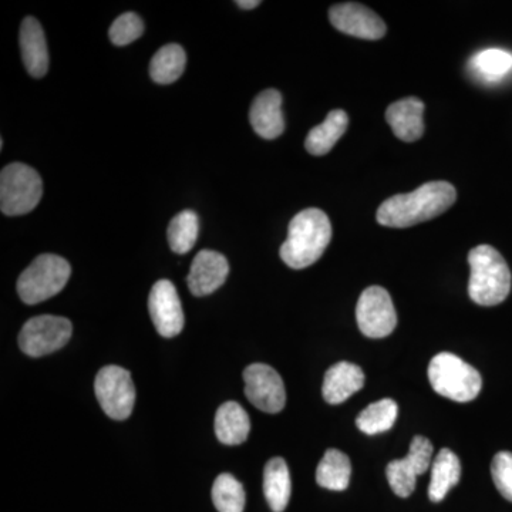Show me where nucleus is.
<instances>
[{
  "instance_id": "nucleus-1",
  "label": "nucleus",
  "mask_w": 512,
  "mask_h": 512,
  "mask_svg": "<svg viewBox=\"0 0 512 512\" xmlns=\"http://www.w3.org/2000/svg\"><path fill=\"white\" fill-rule=\"evenodd\" d=\"M457 200V191L447 181H431L409 194L394 195L380 205L377 222L383 227L409 228L444 214Z\"/></svg>"
},
{
  "instance_id": "nucleus-2",
  "label": "nucleus",
  "mask_w": 512,
  "mask_h": 512,
  "mask_svg": "<svg viewBox=\"0 0 512 512\" xmlns=\"http://www.w3.org/2000/svg\"><path fill=\"white\" fill-rule=\"evenodd\" d=\"M330 239L332 225L328 215L318 208H309L293 217L279 254L289 268L305 269L319 261Z\"/></svg>"
},
{
  "instance_id": "nucleus-3",
  "label": "nucleus",
  "mask_w": 512,
  "mask_h": 512,
  "mask_svg": "<svg viewBox=\"0 0 512 512\" xmlns=\"http://www.w3.org/2000/svg\"><path fill=\"white\" fill-rule=\"evenodd\" d=\"M471 275L468 295L480 306L503 303L511 291V272L503 255L490 245H480L468 254Z\"/></svg>"
},
{
  "instance_id": "nucleus-4",
  "label": "nucleus",
  "mask_w": 512,
  "mask_h": 512,
  "mask_svg": "<svg viewBox=\"0 0 512 512\" xmlns=\"http://www.w3.org/2000/svg\"><path fill=\"white\" fill-rule=\"evenodd\" d=\"M427 375L434 392L457 403L473 402L483 387L480 373L450 352L434 356Z\"/></svg>"
},
{
  "instance_id": "nucleus-5",
  "label": "nucleus",
  "mask_w": 512,
  "mask_h": 512,
  "mask_svg": "<svg viewBox=\"0 0 512 512\" xmlns=\"http://www.w3.org/2000/svg\"><path fill=\"white\" fill-rule=\"evenodd\" d=\"M72 268L62 256L45 254L37 256L19 276L18 293L26 305H36L53 298L63 291Z\"/></svg>"
},
{
  "instance_id": "nucleus-6",
  "label": "nucleus",
  "mask_w": 512,
  "mask_h": 512,
  "mask_svg": "<svg viewBox=\"0 0 512 512\" xmlns=\"http://www.w3.org/2000/svg\"><path fill=\"white\" fill-rule=\"evenodd\" d=\"M43 194V183L35 168L22 163L6 165L0 174V210L9 217L35 210Z\"/></svg>"
},
{
  "instance_id": "nucleus-7",
  "label": "nucleus",
  "mask_w": 512,
  "mask_h": 512,
  "mask_svg": "<svg viewBox=\"0 0 512 512\" xmlns=\"http://www.w3.org/2000/svg\"><path fill=\"white\" fill-rule=\"evenodd\" d=\"M73 325L62 316L42 315L29 319L19 335V346L25 355L42 357L57 352L72 338Z\"/></svg>"
},
{
  "instance_id": "nucleus-8",
  "label": "nucleus",
  "mask_w": 512,
  "mask_h": 512,
  "mask_svg": "<svg viewBox=\"0 0 512 512\" xmlns=\"http://www.w3.org/2000/svg\"><path fill=\"white\" fill-rule=\"evenodd\" d=\"M94 392L103 412L113 420H126L136 403L130 373L120 366H106L97 373Z\"/></svg>"
},
{
  "instance_id": "nucleus-9",
  "label": "nucleus",
  "mask_w": 512,
  "mask_h": 512,
  "mask_svg": "<svg viewBox=\"0 0 512 512\" xmlns=\"http://www.w3.org/2000/svg\"><path fill=\"white\" fill-rule=\"evenodd\" d=\"M356 319L360 332L367 338L382 339L392 335L397 315L389 292L380 286L365 289L357 302Z\"/></svg>"
},
{
  "instance_id": "nucleus-10",
  "label": "nucleus",
  "mask_w": 512,
  "mask_h": 512,
  "mask_svg": "<svg viewBox=\"0 0 512 512\" xmlns=\"http://www.w3.org/2000/svg\"><path fill=\"white\" fill-rule=\"evenodd\" d=\"M433 444L423 436L414 437L409 454L402 460H394L386 468L387 481L393 493L407 498L416 488L417 477L423 476L433 464Z\"/></svg>"
},
{
  "instance_id": "nucleus-11",
  "label": "nucleus",
  "mask_w": 512,
  "mask_h": 512,
  "mask_svg": "<svg viewBox=\"0 0 512 512\" xmlns=\"http://www.w3.org/2000/svg\"><path fill=\"white\" fill-rule=\"evenodd\" d=\"M245 394L249 402L262 412H282L286 403L285 384L274 367L254 363L244 370Z\"/></svg>"
},
{
  "instance_id": "nucleus-12",
  "label": "nucleus",
  "mask_w": 512,
  "mask_h": 512,
  "mask_svg": "<svg viewBox=\"0 0 512 512\" xmlns=\"http://www.w3.org/2000/svg\"><path fill=\"white\" fill-rule=\"evenodd\" d=\"M151 320L163 338H174L184 328V312L173 282L161 279L153 286L148 298Z\"/></svg>"
},
{
  "instance_id": "nucleus-13",
  "label": "nucleus",
  "mask_w": 512,
  "mask_h": 512,
  "mask_svg": "<svg viewBox=\"0 0 512 512\" xmlns=\"http://www.w3.org/2000/svg\"><path fill=\"white\" fill-rule=\"evenodd\" d=\"M329 19L339 32L365 40H379L386 35V23L373 10L360 3H340L329 10Z\"/></svg>"
},
{
  "instance_id": "nucleus-14",
  "label": "nucleus",
  "mask_w": 512,
  "mask_h": 512,
  "mask_svg": "<svg viewBox=\"0 0 512 512\" xmlns=\"http://www.w3.org/2000/svg\"><path fill=\"white\" fill-rule=\"evenodd\" d=\"M228 274L227 258L220 252L204 249L192 261L187 278L188 288L195 296L211 295L225 284Z\"/></svg>"
},
{
  "instance_id": "nucleus-15",
  "label": "nucleus",
  "mask_w": 512,
  "mask_h": 512,
  "mask_svg": "<svg viewBox=\"0 0 512 512\" xmlns=\"http://www.w3.org/2000/svg\"><path fill=\"white\" fill-rule=\"evenodd\" d=\"M282 96L278 90L269 89L255 97L249 111V121L259 137L275 140L285 130L282 116Z\"/></svg>"
},
{
  "instance_id": "nucleus-16",
  "label": "nucleus",
  "mask_w": 512,
  "mask_h": 512,
  "mask_svg": "<svg viewBox=\"0 0 512 512\" xmlns=\"http://www.w3.org/2000/svg\"><path fill=\"white\" fill-rule=\"evenodd\" d=\"M20 50L23 63L32 77L40 79L49 70V50L42 26L35 18L29 16L20 26Z\"/></svg>"
},
{
  "instance_id": "nucleus-17",
  "label": "nucleus",
  "mask_w": 512,
  "mask_h": 512,
  "mask_svg": "<svg viewBox=\"0 0 512 512\" xmlns=\"http://www.w3.org/2000/svg\"><path fill=\"white\" fill-rule=\"evenodd\" d=\"M365 386V373L359 366L339 362L330 367L323 379V399L329 404L346 402Z\"/></svg>"
},
{
  "instance_id": "nucleus-18",
  "label": "nucleus",
  "mask_w": 512,
  "mask_h": 512,
  "mask_svg": "<svg viewBox=\"0 0 512 512\" xmlns=\"http://www.w3.org/2000/svg\"><path fill=\"white\" fill-rule=\"evenodd\" d=\"M423 114V101L409 97L393 103L386 111V120L394 136L406 143H413L424 134Z\"/></svg>"
},
{
  "instance_id": "nucleus-19",
  "label": "nucleus",
  "mask_w": 512,
  "mask_h": 512,
  "mask_svg": "<svg viewBox=\"0 0 512 512\" xmlns=\"http://www.w3.org/2000/svg\"><path fill=\"white\" fill-rule=\"evenodd\" d=\"M251 430L248 413L241 404L227 402L215 414V434L222 444L238 446L247 441Z\"/></svg>"
},
{
  "instance_id": "nucleus-20",
  "label": "nucleus",
  "mask_w": 512,
  "mask_h": 512,
  "mask_svg": "<svg viewBox=\"0 0 512 512\" xmlns=\"http://www.w3.org/2000/svg\"><path fill=\"white\" fill-rule=\"evenodd\" d=\"M264 494L272 511L284 512L288 507L292 494V481L284 458L275 457L266 463Z\"/></svg>"
},
{
  "instance_id": "nucleus-21",
  "label": "nucleus",
  "mask_w": 512,
  "mask_h": 512,
  "mask_svg": "<svg viewBox=\"0 0 512 512\" xmlns=\"http://www.w3.org/2000/svg\"><path fill=\"white\" fill-rule=\"evenodd\" d=\"M348 126L349 116L346 111H330L322 124L309 131L305 141L306 150L312 156H325L345 134Z\"/></svg>"
},
{
  "instance_id": "nucleus-22",
  "label": "nucleus",
  "mask_w": 512,
  "mask_h": 512,
  "mask_svg": "<svg viewBox=\"0 0 512 512\" xmlns=\"http://www.w3.org/2000/svg\"><path fill=\"white\" fill-rule=\"evenodd\" d=\"M461 478L460 458L443 448L431 464V480L429 498L433 503H440L446 498L448 491L458 484Z\"/></svg>"
},
{
  "instance_id": "nucleus-23",
  "label": "nucleus",
  "mask_w": 512,
  "mask_h": 512,
  "mask_svg": "<svg viewBox=\"0 0 512 512\" xmlns=\"http://www.w3.org/2000/svg\"><path fill=\"white\" fill-rule=\"evenodd\" d=\"M350 474L352 466L349 457L340 450L330 448L320 460L316 481L326 490L345 491L349 487Z\"/></svg>"
},
{
  "instance_id": "nucleus-24",
  "label": "nucleus",
  "mask_w": 512,
  "mask_h": 512,
  "mask_svg": "<svg viewBox=\"0 0 512 512\" xmlns=\"http://www.w3.org/2000/svg\"><path fill=\"white\" fill-rule=\"evenodd\" d=\"M470 69L484 83H500L512 73V53L503 49H487L470 60Z\"/></svg>"
},
{
  "instance_id": "nucleus-25",
  "label": "nucleus",
  "mask_w": 512,
  "mask_h": 512,
  "mask_svg": "<svg viewBox=\"0 0 512 512\" xmlns=\"http://www.w3.org/2000/svg\"><path fill=\"white\" fill-rule=\"evenodd\" d=\"M185 63H187V56L183 47L174 43L161 47L151 59V79L158 84L177 82L184 73Z\"/></svg>"
},
{
  "instance_id": "nucleus-26",
  "label": "nucleus",
  "mask_w": 512,
  "mask_h": 512,
  "mask_svg": "<svg viewBox=\"0 0 512 512\" xmlns=\"http://www.w3.org/2000/svg\"><path fill=\"white\" fill-rule=\"evenodd\" d=\"M399 407L392 399H383L379 402L369 404L362 413L357 416L356 426L367 436L389 431L397 420Z\"/></svg>"
},
{
  "instance_id": "nucleus-27",
  "label": "nucleus",
  "mask_w": 512,
  "mask_h": 512,
  "mask_svg": "<svg viewBox=\"0 0 512 512\" xmlns=\"http://www.w3.org/2000/svg\"><path fill=\"white\" fill-rule=\"evenodd\" d=\"M200 232V220L194 211L185 210L175 215L168 227L167 237L175 254L184 255L194 248Z\"/></svg>"
},
{
  "instance_id": "nucleus-28",
  "label": "nucleus",
  "mask_w": 512,
  "mask_h": 512,
  "mask_svg": "<svg viewBox=\"0 0 512 512\" xmlns=\"http://www.w3.org/2000/svg\"><path fill=\"white\" fill-rule=\"evenodd\" d=\"M212 501L218 512H244L247 503L244 485L231 474H221L212 487Z\"/></svg>"
},
{
  "instance_id": "nucleus-29",
  "label": "nucleus",
  "mask_w": 512,
  "mask_h": 512,
  "mask_svg": "<svg viewBox=\"0 0 512 512\" xmlns=\"http://www.w3.org/2000/svg\"><path fill=\"white\" fill-rule=\"evenodd\" d=\"M144 23L136 13H124L114 20L109 30L111 42L116 46H127L143 36Z\"/></svg>"
},
{
  "instance_id": "nucleus-30",
  "label": "nucleus",
  "mask_w": 512,
  "mask_h": 512,
  "mask_svg": "<svg viewBox=\"0 0 512 512\" xmlns=\"http://www.w3.org/2000/svg\"><path fill=\"white\" fill-rule=\"evenodd\" d=\"M491 476L500 494L512 503V453L510 451H500L495 454L491 463Z\"/></svg>"
},
{
  "instance_id": "nucleus-31",
  "label": "nucleus",
  "mask_w": 512,
  "mask_h": 512,
  "mask_svg": "<svg viewBox=\"0 0 512 512\" xmlns=\"http://www.w3.org/2000/svg\"><path fill=\"white\" fill-rule=\"evenodd\" d=\"M235 3H237V6H239V8L245 10L255 9L258 8L259 5H261V2H259V0H238V2Z\"/></svg>"
}]
</instances>
